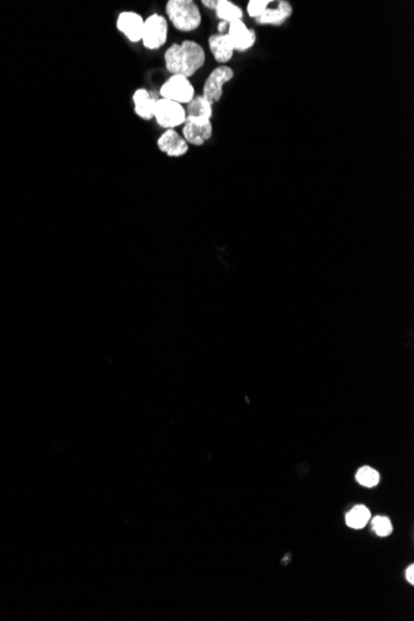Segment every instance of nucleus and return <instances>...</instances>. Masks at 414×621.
<instances>
[{
  "mask_svg": "<svg viewBox=\"0 0 414 621\" xmlns=\"http://www.w3.org/2000/svg\"><path fill=\"white\" fill-rule=\"evenodd\" d=\"M217 1H219V0H202V4H204V6L208 8V9L215 10V9H216V6H217Z\"/></svg>",
  "mask_w": 414,
  "mask_h": 621,
  "instance_id": "aec40b11",
  "label": "nucleus"
},
{
  "mask_svg": "<svg viewBox=\"0 0 414 621\" xmlns=\"http://www.w3.org/2000/svg\"><path fill=\"white\" fill-rule=\"evenodd\" d=\"M406 577H407V580H408L411 584H414V566H409L408 569H407V573H406Z\"/></svg>",
  "mask_w": 414,
  "mask_h": 621,
  "instance_id": "412c9836",
  "label": "nucleus"
},
{
  "mask_svg": "<svg viewBox=\"0 0 414 621\" xmlns=\"http://www.w3.org/2000/svg\"><path fill=\"white\" fill-rule=\"evenodd\" d=\"M160 97L177 103L188 104L195 97V88L190 79L181 75H171L159 90Z\"/></svg>",
  "mask_w": 414,
  "mask_h": 621,
  "instance_id": "20e7f679",
  "label": "nucleus"
},
{
  "mask_svg": "<svg viewBox=\"0 0 414 621\" xmlns=\"http://www.w3.org/2000/svg\"><path fill=\"white\" fill-rule=\"evenodd\" d=\"M168 20L160 14H152L144 20L141 43L148 50H159L168 40Z\"/></svg>",
  "mask_w": 414,
  "mask_h": 621,
  "instance_id": "7ed1b4c3",
  "label": "nucleus"
},
{
  "mask_svg": "<svg viewBox=\"0 0 414 621\" xmlns=\"http://www.w3.org/2000/svg\"><path fill=\"white\" fill-rule=\"evenodd\" d=\"M117 30L122 32L130 43H138L141 41L144 19L135 12H123L117 18Z\"/></svg>",
  "mask_w": 414,
  "mask_h": 621,
  "instance_id": "6e6552de",
  "label": "nucleus"
},
{
  "mask_svg": "<svg viewBox=\"0 0 414 621\" xmlns=\"http://www.w3.org/2000/svg\"><path fill=\"white\" fill-rule=\"evenodd\" d=\"M235 76V72L230 66L221 65L215 68L213 72L208 75L204 88H202V97L207 99L210 103H219L224 95V86L228 83Z\"/></svg>",
  "mask_w": 414,
  "mask_h": 621,
  "instance_id": "423d86ee",
  "label": "nucleus"
},
{
  "mask_svg": "<svg viewBox=\"0 0 414 621\" xmlns=\"http://www.w3.org/2000/svg\"><path fill=\"white\" fill-rule=\"evenodd\" d=\"M186 110V122L195 124H207L211 123L213 118V104L202 96H195L194 99L188 103Z\"/></svg>",
  "mask_w": 414,
  "mask_h": 621,
  "instance_id": "9d476101",
  "label": "nucleus"
},
{
  "mask_svg": "<svg viewBox=\"0 0 414 621\" xmlns=\"http://www.w3.org/2000/svg\"><path fill=\"white\" fill-rule=\"evenodd\" d=\"M226 35L230 39L232 48L235 51L244 52L250 48H253V45L256 43L257 37L256 31L253 29H248L247 25L244 24V20H237L228 24Z\"/></svg>",
  "mask_w": 414,
  "mask_h": 621,
  "instance_id": "0eeeda50",
  "label": "nucleus"
},
{
  "mask_svg": "<svg viewBox=\"0 0 414 621\" xmlns=\"http://www.w3.org/2000/svg\"><path fill=\"white\" fill-rule=\"evenodd\" d=\"M272 1L270 0H250L247 4V12L250 18L257 19L262 15L263 12L267 10L269 4Z\"/></svg>",
  "mask_w": 414,
  "mask_h": 621,
  "instance_id": "a211bd4d",
  "label": "nucleus"
},
{
  "mask_svg": "<svg viewBox=\"0 0 414 621\" xmlns=\"http://www.w3.org/2000/svg\"><path fill=\"white\" fill-rule=\"evenodd\" d=\"M158 98L146 88H138L133 93V103L137 116L144 121H152L154 118V110Z\"/></svg>",
  "mask_w": 414,
  "mask_h": 621,
  "instance_id": "9b49d317",
  "label": "nucleus"
},
{
  "mask_svg": "<svg viewBox=\"0 0 414 621\" xmlns=\"http://www.w3.org/2000/svg\"><path fill=\"white\" fill-rule=\"evenodd\" d=\"M154 118L159 127L174 129L186 122V110L183 104L177 103L165 98H158L154 110Z\"/></svg>",
  "mask_w": 414,
  "mask_h": 621,
  "instance_id": "39448f33",
  "label": "nucleus"
},
{
  "mask_svg": "<svg viewBox=\"0 0 414 621\" xmlns=\"http://www.w3.org/2000/svg\"><path fill=\"white\" fill-rule=\"evenodd\" d=\"M213 132V123L201 126L195 123L185 122L183 127V138L186 140L188 144L204 146L207 140L211 139Z\"/></svg>",
  "mask_w": 414,
  "mask_h": 621,
  "instance_id": "ddd939ff",
  "label": "nucleus"
},
{
  "mask_svg": "<svg viewBox=\"0 0 414 621\" xmlns=\"http://www.w3.org/2000/svg\"><path fill=\"white\" fill-rule=\"evenodd\" d=\"M208 48L211 50L215 61L219 63L231 61L235 54L230 39L226 34H213L208 37Z\"/></svg>",
  "mask_w": 414,
  "mask_h": 621,
  "instance_id": "f8f14e48",
  "label": "nucleus"
},
{
  "mask_svg": "<svg viewBox=\"0 0 414 621\" xmlns=\"http://www.w3.org/2000/svg\"><path fill=\"white\" fill-rule=\"evenodd\" d=\"M165 12L177 30L191 32L201 25V12L193 0H169Z\"/></svg>",
  "mask_w": 414,
  "mask_h": 621,
  "instance_id": "f03ea898",
  "label": "nucleus"
},
{
  "mask_svg": "<svg viewBox=\"0 0 414 621\" xmlns=\"http://www.w3.org/2000/svg\"><path fill=\"white\" fill-rule=\"evenodd\" d=\"M292 14L290 3L282 0L275 8H267V10L255 20L261 25H282L292 17Z\"/></svg>",
  "mask_w": 414,
  "mask_h": 621,
  "instance_id": "4468645a",
  "label": "nucleus"
},
{
  "mask_svg": "<svg viewBox=\"0 0 414 621\" xmlns=\"http://www.w3.org/2000/svg\"><path fill=\"white\" fill-rule=\"evenodd\" d=\"M356 479L362 486L373 487L379 482V474L377 470L372 469L370 466H364L359 470Z\"/></svg>",
  "mask_w": 414,
  "mask_h": 621,
  "instance_id": "f3484780",
  "label": "nucleus"
},
{
  "mask_svg": "<svg viewBox=\"0 0 414 621\" xmlns=\"http://www.w3.org/2000/svg\"><path fill=\"white\" fill-rule=\"evenodd\" d=\"M372 524H373V531L377 533L378 536H388L392 532V524L387 518L377 516V518H373Z\"/></svg>",
  "mask_w": 414,
  "mask_h": 621,
  "instance_id": "6ab92c4d",
  "label": "nucleus"
},
{
  "mask_svg": "<svg viewBox=\"0 0 414 621\" xmlns=\"http://www.w3.org/2000/svg\"><path fill=\"white\" fill-rule=\"evenodd\" d=\"M158 148L171 158H179L185 155L189 150V144L175 129H166L163 135L159 137Z\"/></svg>",
  "mask_w": 414,
  "mask_h": 621,
  "instance_id": "1a4fd4ad",
  "label": "nucleus"
},
{
  "mask_svg": "<svg viewBox=\"0 0 414 621\" xmlns=\"http://www.w3.org/2000/svg\"><path fill=\"white\" fill-rule=\"evenodd\" d=\"M165 68L172 75H181L190 79L205 65L206 54L200 43L185 40L172 43L165 51Z\"/></svg>",
  "mask_w": 414,
  "mask_h": 621,
  "instance_id": "f257e3e1",
  "label": "nucleus"
},
{
  "mask_svg": "<svg viewBox=\"0 0 414 621\" xmlns=\"http://www.w3.org/2000/svg\"><path fill=\"white\" fill-rule=\"evenodd\" d=\"M370 518H371V515H370V511L367 510V507L362 505L356 506V507H353L351 511L347 513L346 524L351 529L359 530V529L365 527Z\"/></svg>",
  "mask_w": 414,
  "mask_h": 621,
  "instance_id": "dca6fc26",
  "label": "nucleus"
},
{
  "mask_svg": "<svg viewBox=\"0 0 414 621\" xmlns=\"http://www.w3.org/2000/svg\"><path fill=\"white\" fill-rule=\"evenodd\" d=\"M216 17L221 19L224 23H233L237 20H242L244 12L239 6L233 4L230 0H219L215 9Z\"/></svg>",
  "mask_w": 414,
  "mask_h": 621,
  "instance_id": "2eb2a0df",
  "label": "nucleus"
}]
</instances>
